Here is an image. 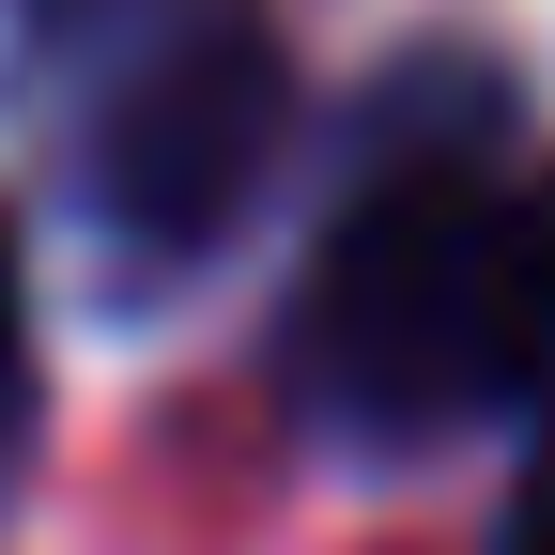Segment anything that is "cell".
<instances>
[{
	"label": "cell",
	"instance_id": "6",
	"mask_svg": "<svg viewBox=\"0 0 555 555\" xmlns=\"http://www.w3.org/2000/svg\"><path fill=\"white\" fill-rule=\"evenodd\" d=\"M16 31H78V16H108V0H0Z\"/></svg>",
	"mask_w": 555,
	"mask_h": 555
},
{
	"label": "cell",
	"instance_id": "1",
	"mask_svg": "<svg viewBox=\"0 0 555 555\" xmlns=\"http://www.w3.org/2000/svg\"><path fill=\"white\" fill-rule=\"evenodd\" d=\"M478 201L494 170L463 139H386L309 232L278 371L339 448H433L478 416Z\"/></svg>",
	"mask_w": 555,
	"mask_h": 555
},
{
	"label": "cell",
	"instance_id": "5",
	"mask_svg": "<svg viewBox=\"0 0 555 555\" xmlns=\"http://www.w3.org/2000/svg\"><path fill=\"white\" fill-rule=\"evenodd\" d=\"M494 555H555V448L525 463V494H509V525H494Z\"/></svg>",
	"mask_w": 555,
	"mask_h": 555
},
{
	"label": "cell",
	"instance_id": "3",
	"mask_svg": "<svg viewBox=\"0 0 555 555\" xmlns=\"http://www.w3.org/2000/svg\"><path fill=\"white\" fill-rule=\"evenodd\" d=\"M478 401L555 433V170L478 201Z\"/></svg>",
	"mask_w": 555,
	"mask_h": 555
},
{
	"label": "cell",
	"instance_id": "2",
	"mask_svg": "<svg viewBox=\"0 0 555 555\" xmlns=\"http://www.w3.org/2000/svg\"><path fill=\"white\" fill-rule=\"evenodd\" d=\"M294 155V62L262 0H155L78 93V217L124 278H201Z\"/></svg>",
	"mask_w": 555,
	"mask_h": 555
},
{
	"label": "cell",
	"instance_id": "4",
	"mask_svg": "<svg viewBox=\"0 0 555 555\" xmlns=\"http://www.w3.org/2000/svg\"><path fill=\"white\" fill-rule=\"evenodd\" d=\"M16 371H31V278H16V232H0V416H16Z\"/></svg>",
	"mask_w": 555,
	"mask_h": 555
}]
</instances>
